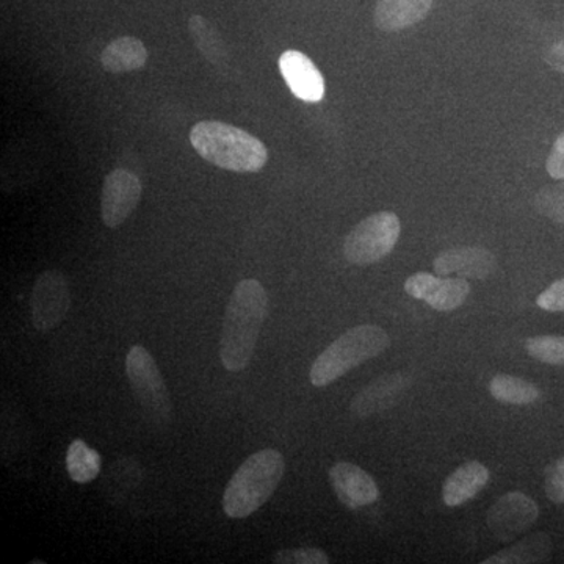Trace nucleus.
<instances>
[{
	"label": "nucleus",
	"mask_w": 564,
	"mask_h": 564,
	"mask_svg": "<svg viewBox=\"0 0 564 564\" xmlns=\"http://www.w3.org/2000/svg\"><path fill=\"white\" fill-rule=\"evenodd\" d=\"M433 0H377L375 25L383 32H400L425 20Z\"/></svg>",
	"instance_id": "2eb2a0df"
},
{
	"label": "nucleus",
	"mask_w": 564,
	"mask_h": 564,
	"mask_svg": "<svg viewBox=\"0 0 564 564\" xmlns=\"http://www.w3.org/2000/svg\"><path fill=\"white\" fill-rule=\"evenodd\" d=\"M489 392L497 402L525 406L541 399L538 386L513 375L500 373L494 377L489 383Z\"/></svg>",
	"instance_id": "aec40b11"
},
{
	"label": "nucleus",
	"mask_w": 564,
	"mask_h": 564,
	"mask_svg": "<svg viewBox=\"0 0 564 564\" xmlns=\"http://www.w3.org/2000/svg\"><path fill=\"white\" fill-rule=\"evenodd\" d=\"M143 185L137 174L117 169L104 180L101 215L104 225L110 229L120 228L122 223L139 207Z\"/></svg>",
	"instance_id": "6e6552de"
},
{
	"label": "nucleus",
	"mask_w": 564,
	"mask_h": 564,
	"mask_svg": "<svg viewBox=\"0 0 564 564\" xmlns=\"http://www.w3.org/2000/svg\"><path fill=\"white\" fill-rule=\"evenodd\" d=\"M329 481L337 499L350 510L372 505L380 497V489L373 478L356 464H334L329 470Z\"/></svg>",
	"instance_id": "4468645a"
},
{
	"label": "nucleus",
	"mask_w": 564,
	"mask_h": 564,
	"mask_svg": "<svg viewBox=\"0 0 564 564\" xmlns=\"http://www.w3.org/2000/svg\"><path fill=\"white\" fill-rule=\"evenodd\" d=\"M126 375L144 419L154 426L173 421V403L161 370L143 345H133L126 356Z\"/></svg>",
	"instance_id": "39448f33"
},
{
	"label": "nucleus",
	"mask_w": 564,
	"mask_h": 564,
	"mask_svg": "<svg viewBox=\"0 0 564 564\" xmlns=\"http://www.w3.org/2000/svg\"><path fill=\"white\" fill-rule=\"evenodd\" d=\"M534 206L549 220L564 225V181L541 188L534 198Z\"/></svg>",
	"instance_id": "5701e85b"
},
{
	"label": "nucleus",
	"mask_w": 564,
	"mask_h": 564,
	"mask_svg": "<svg viewBox=\"0 0 564 564\" xmlns=\"http://www.w3.org/2000/svg\"><path fill=\"white\" fill-rule=\"evenodd\" d=\"M540 516L533 499L522 492L505 494L488 513V527L494 536L503 543L529 532Z\"/></svg>",
	"instance_id": "9d476101"
},
{
	"label": "nucleus",
	"mask_w": 564,
	"mask_h": 564,
	"mask_svg": "<svg viewBox=\"0 0 564 564\" xmlns=\"http://www.w3.org/2000/svg\"><path fill=\"white\" fill-rule=\"evenodd\" d=\"M191 141L204 161L229 172L258 173L269 161L261 140L226 122H198L192 129Z\"/></svg>",
	"instance_id": "f03ea898"
},
{
	"label": "nucleus",
	"mask_w": 564,
	"mask_h": 564,
	"mask_svg": "<svg viewBox=\"0 0 564 564\" xmlns=\"http://www.w3.org/2000/svg\"><path fill=\"white\" fill-rule=\"evenodd\" d=\"M545 169L552 180L564 181V132L560 133L558 139L555 140L547 162H545Z\"/></svg>",
	"instance_id": "cd10ccee"
},
{
	"label": "nucleus",
	"mask_w": 564,
	"mask_h": 564,
	"mask_svg": "<svg viewBox=\"0 0 564 564\" xmlns=\"http://www.w3.org/2000/svg\"><path fill=\"white\" fill-rule=\"evenodd\" d=\"M267 314L269 295L261 282L240 281L234 289L223 322L220 358L226 370L240 372L247 369Z\"/></svg>",
	"instance_id": "f257e3e1"
},
{
	"label": "nucleus",
	"mask_w": 564,
	"mask_h": 564,
	"mask_svg": "<svg viewBox=\"0 0 564 564\" xmlns=\"http://www.w3.org/2000/svg\"><path fill=\"white\" fill-rule=\"evenodd\" d=\"M538 307L549 313H564V278L549 285L536 299Z\"/></svg>",
	"instance_id": "bb28decb"
},
{
	"label": "nucleus",
	"mask_w": 564,
	"mask_h": 564,
	"mask_svg": "<svg viewBox=\"0 0 564 564\" xmlns=\"http://www.w3.org/2000/svg\"><path fill=\"white\" fill-rule=\"evenodd\" d=\"M410 386L408 375L386 373L356 393L350 403V411L356 417L361 419L383 413L403 399Z\"/></svg>",
	"instance_id": "9b49d317"
},
{
	"label": "nucleus",
	"mask_w": 564,
	"mask_h": 564,
	"mask_svg": "<svg viewBox=\"0 0 564 564\" xmlns=\"http://www.w3.org/2000/svg\"><path fill=\"white\" fill-rule=\"evenodd\" d=\"M404 291L415 300H422L433 310L452 313L466 302L470 284L464 278L434 276L432 273H415L404 282Z\"/></svg>",
	"instance_id": "1a4fd4ad"
},
{
	"label": "nucleus",
	"mask_w": 564,
	"mask_h": 564,
	"mask_svg": "<svg viewBox=\"0 0 564 564\" xmlns=\"http://www.w3.org/2000/svg\"><path fill=\"white\" fill-rule=\"evenodd\" d=\"M102 68L111 74L132 73L144 68L148 50L135 36H120L107 44L101 54Z\"/></svg>",
	"instance_id": "f3484780"
},
{
	"label": "nucleus",
	"mask_w": 564,
	"mask_h": 564,
	"mask_svg": "<svg viewBox=\"0 0 564 564\" xmlns=\"http://www.w3.org/2000/svg\"><path fill=\"white\" fill-rule=\"evenodd\" d=\"M284 456L274 448L251 455L232 475L225 494L223 510L231 519H245L269 502L284 477Z\"/></svg>",
	"instance_id": "7ed1b4c3"
},
{
	"label": "nucleus",
	"mask_w": 564,
	"mask_h": 564,
	"mask_svg": "<svg viewBox=\"0 0 564 564\" xmlns=\"http://www.w3.org/2000/svg\"><path fill=\"white\" fill-rule=\"evenodd\" d=\"M544 489L552 502L564 503V456L549 464L545 469Z\"/></svg>",
	"instance_id": "a878e982"
},
{
	"label": "nucleus",
	"mask_w": 564,
	"mask_h": 564,
	"mask_svg": "<svg viewBox=\"0 0 564 564\" xmlns=\"http://www.w3.org/2000/svg\"><path fill=\"white\" fill-rule=\"evenodd\" d=\"M544 61L552 69L564 74V40L556 41L545 51Z\"/></svg>",
	"instance_id": "c85d7f7f"
},
{
	"label": "nucleus",
	"mask_w": 564,
	"mask_h": 564,
	"mask_svg": "<svg viewBox=\"0 0 564 564\" xmlns=\"http://www.w3.org/2000/svg\"><path fill=\"white\" fill-rule=\"evenodd\" d=\"M552 556V540L547 533H536L527 536L511 547L503 549L499 554L489 556L484 564H527L545 563Z\"/></svg>",
	"instance_id": "a211bd4d"
},
{
	"label": "nucleus",
	"mask_w": 564,
	"mask_h": 564,
	"mask_svg": "<svg viewBox=\"0 0 564 564\" xmlns=\"http://www.w3.org/2000/svg\"><path fill=\"white\" fill-rule=\"evenodd\" d=\"M280 70L285 84L304 102H321L325 98V79L315 63L300 51H285L280 57Z\"/></svg>",
	"instance_id": "ddd939ff"
},
{
	"label": "nucleus",
	"mask_w": 564,
	"mask_h": 564,
	"mask_svg": "<svg viewBox=\"0 0 564 564\" xmlns=\"http://www.w3.org/2000/svg\"><path fill=\"white\" fill-rule=\"evenodd\" d=\"M70 307L69 282L58 270H47L36 278L31 299L32 325L36 332L57 328Z\"/></svg>",
	"instance_id": "0eeeda50"
},
{
	"label": "nucleus",
	"mask_w": 564,
	"mask_h": 564,
	"mask_svg": "<svg viewBox=\"0 0 564 564\" xmlns=\"http://www.w3.org/2000/svg\"><path fill=\"white\" fill-rule=\"evenodd\" d=\"M188 32L196 50L202 52L204 58L215 66H225L229 62V51L223 40L220 31L202 14H193L188 20Z\"/></svg>",
	"instance_id": "6ab92c4d"
},
{
	"label": "nucleus",
	"mask_w": 564,
	"mask_h": 564,
	"mask_svg": "<svg viewBox=\"0 0 564 564\" xmlns=\"http://www.w3.org/2000/svg\"><path fill=\"white\" fill-rule=\"evenodd\" d=\"M21 419H13L10 408H3L2 413V458L10 463L22 447Z\"/></svg>",
	"instance_id": "b1692460"
},
{
	"label": "nucleus",
	"mask_w": 564,
	"mask_h": 564,
	"mask_svg": "<svg viewBox=\"0 0 564 564\" xmlns=\"http://www.w3.org/2000/svg\"><path fill=\"white\" fill-rule=\"evenodd\" d=\"M525 350L536 361L564 366V336H536L525 340Z\"/></svg>",
	"instance_id": "4be33fe9"
},
{
	"label": "nucleus",
	"mask_w": 564,
	"mask_h": 564,
	"mask_svg": "<svg viewBox=\"0 0 564 564\" xmlns=\"http://www.w3.org/2000/svg\"><path fill=\"white\" fill-rule=\"evenodd\" d=\"M400 231L402 226L393 212L370 215L345 237V258L355 265H372L391 254L399 242Z\"/></svg>",
	"instance_id": "423d86ee"
},
{
	"label": "nucleus",
	"mask_w": 564,
	"mask_h": 564,
	"mask_svg": "<svg viewBox=\"0 0 564 564\" xmlns=\"http://www.w3.org/2000/svg\"><path fill=\"white\" fill-rule=\"evenodd\" d=\"M389 345L391 339L380 326L361 325L348 329L315 359L310 372L311 383L315 388H325L355 367L377 358Z\"/></svg>",
	"instance_id": "20e7f679"
},
{
	"label": "nucleus",
	"mask_w": 564,
	"mask_h": 564,
	"mask_svg": "<svg viewBox=\"0 0 564 564\" xmlns=\"http://www.w3.org/2000/svg\"><path fill=\"white\" fill-rule=\"evenodd\" d=\"M66 467H68L70 480L80 485L90 484L101 473V455L85 441H73L66 454Z\"/></svg>",
	"instance_id": "412c9836"
},
{
	"label": "nucleus",
	"mask_w": 564,
	"mask_h": 564,
	"mask_svg": "<svg viewBox=\"0 0 564 564\" xmlns=\"http://www.w3.org/2000/svg\"><path fill=\"white\" fill-rule=\"evenodd\" d=\"M434 272L440 276L464 280H486L496 270V256L481 247H458L443 251L434 259Z\"/></svg>",
	"instance_id": "f8f14e48"
},
{
	"label": "nucleus",
	"mask_w": 564,
	"mask_h": 564,
	"mask_svg": "<svg viewBox=\"0 0 564 564\" xmlns=\"http://www.w3.org/2000/svg\"><path fill=\"white\" fill-rule=\"evenodd\" d=\"M273 563L278 564H328L329 558L322 549L299 547L284 549L273 555Z\"/></svg>",
	"instance_id": "393cba45"
},
{
	"label": "nucleus",
	"mask_w": 564,
	"mask_h": 564,
	"mask_svg": "<svg viewBox=\"0 0 564 564\" xmlns=\"http://www.w3.org/2000/svg\"><path fill=\"white\" fill-rule=\"evenodd\" d=\"M489 470L480 462H469L459 466L445 480L443 499L447 507L456 508L473 500L488 485Z\"/></svg>",
	"instance_id": "dca6fc26"
}]
</instances>
